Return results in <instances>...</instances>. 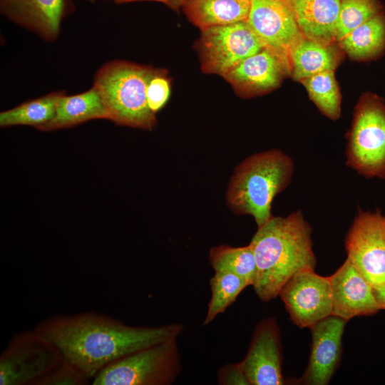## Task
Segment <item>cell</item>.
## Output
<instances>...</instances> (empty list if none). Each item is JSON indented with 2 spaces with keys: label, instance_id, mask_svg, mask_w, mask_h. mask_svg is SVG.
<instances>
[{
  "label": "cell",
  "instance_id": "obj_1",
  "mask_svg": "<svg viewBox=\"0 0 385 385\" xmlns=\"http://www.w3.org/2000/svg\"><path fill=\"white\" fill-rule=\"evenodd\" d=\"M53 343L64 359L93 379L110 364L130 354L173 338L183 325L132 326L95 312L58 314L34 328Z\"/></svg>",
  "mask_w": 385,
  "mask_h": 385
},
{
  "label": "cell",
  "instance_id": "obj_2",
  "mask_svg": "<svg viewBox=\"0 0 385 385\" xmlns=\"http://www.w3.org/2000/svg\"><path fill=\"white\" fill-rule=\"evenodd\" d=\"M312 227L302 210L273 216L253 235L252 245L257 265L252 284L257 296L267 302L277 296L296 273L314 270Z\"/></svg>",
  "mask_w": 385,
  "mask_h": 385
},
{
  "label": "cell",
  "instance_id": "obj_3",
  "mask_svg": "<svg viewBox=\"0 0 385 385\" xmlns=\"http://www.w3.org/2000/svg\"><path fill=\"white\" fill-rule=\"evenodd\" d=\"M292 158L272 148L250 155L234 169L229 180L225 200L236 215L253 217L257 227L274 215V198L291 183L294 173Z\"/></svg>",
  "mask_w": 385,
  "mask_h": 385
},
{
  "label": "cell",
  "instance_id": "obj_4",
  "mask_svg": "<svg viewBox=\"0 0 385 385\" xmlns=\"http://www.w3.org/2000/svg\"><path fill=\"white\" fill-rule=\"evenodd\" d=\"M158 70L125 61H111L94 76L93 88L101 96L109 120L117 125L152 130L155 113L148 107L147 87Z\"/></svg>",
  "mask_w": 385,
  "mask_h": 385
},
{
  "label": "cell",
  "instance_id": "obj_5",
  "mask_svg": "<svg viewBox=\"0 0 385 385\" xmlns=\"http://www.w3.org/2000/svg\"><path fill=\"white\" fill-rule=\"evenodd\" d=\"M346 165L366 179L385 180V103L365 94L354 113L347 136Z\"/></svg>",
  "mask_w": 385,
  "mask_h": 385
},
{
  "label": "cell",
  "instance_id": "obj_6",
  "mask_svg": "<svg viewBox=\"0 0 385 385\" xmlns=\"http://www.w3.org/2000/svg\"><path fill=\"white\" fill-rule=\"evenodd\" d=\"M178 338L138 350L103 369L93 385H170L181 372Z\"/></svg>",
  "mask_w": 385,
  "mask_h": 385
},
{
  "label": "cell",
  "instance_id": "obj_7",
  "mask_svg": "<svg viewBox=\"0 0 385 385\" xmlns=\"http://www.w3.org/2000/svg\"><path fill=\"white\" fill-rule=\"evenodd\" d=\"M346 258L385 305V215L376 208L358 207L346 233Z\"/></svg>",
  "mask_w": 385,
  "mask_h": 385
},
{
  "label": "cell",
  "instance_id": "obj_8",
  "mask_svg": "<svg viewBox=\"0 0 385 385\" xmlns=\"http://www.w3.org/2000/svg\"><path fill=\"white\" fill-rule=\"evenodd\" d=\"M63 359L58 348L35 329L16 332L0 355V385H32Z\"/></svg>",
  "mask_w": 385,
  "mask_h": 385
},
{
  "label": "cell",
  "instance_id": "obj_9",
  "mask_svg": "<svg viewBox=\"0 0 385 385\" xmlns=\"http://www.w3.org/2000/svg\"><path fill=\"white\" fill-rule=\"evenodd\" d=\"M264 48L247 21L204 29L199 43L202 70L223 76Z\"/></svg>",
  "mask_w": 385,
  "mask_h": 385
},
{
  "label": "cell",
  "instance_id": "obj_10",
  "mask_svg": "<svg viewBox=\"0 0 385 385\" xmlns=\"http://www.w3.org/2000/svg\"><path fill=\"white\" fill-rule=\"evenodd\" d=\"M282 299L291 321L300 328H311L332 315V297L329 277L314 270L294 274L282 287Z\"/></svg>",
  "mask_w": 385,
  "mask_h": 385
},
{
  "label": "cell",
  "instance_id": "obj_11",
  "mask_svg": "<svg viewBox=\"0 0 385 385\" xmlns=\"http://www.w3.org/2000/svg\"><path fill=\"white\" fill-rule=\"evenodd\" d=\"M247 21L265 48L287 59L292 48L304 38L291 0H251Z\"/></svg>",
  "mask_w": 385,
  "mask_h": 385
},
{
  "label": "cell",
  "instance_id": "obj_12",
  "mask_svg": "<svg viewBox=\"0 0 385 385\" xmlns=\"http://www.w3.org/2000/svg\"><path fill=\"white\" fill-rule=\"evenodd\" d=\"M240 362L250 385L284 384L280 333L274 319H265L257 324L248 351Z\"/></svg>",
  "mask_w": 385,
  "mask_h": 385
},
{
  "label": "cell",
  "instance_id": "obj_13",
  "mask_svg": "<svg viewBox=\"0 0 385 385\" xmlns=\"http://www.w3.org/2000/svg\"><path fill=\"white\" fill-rule=\"evenodd\" d=\"M329 277L332 315L348 321L385 310V305L379 300L373 287L347 258Z\"/></svg>",
  "mask_w": 385,
  "mask_h": 385
},
{
  "label": "cell",
  "instance_id": "obj_14",
  "mask_svg": "<svg viewBox=\"0 0 385 385\" xmlns=\"http://www.w3.org/2000/svg\"><path fill=\"white\" fill-rule=\"evenodd\" d=\"M347 321L329 316L310 328L312 347L307 367L299 382L327 385L332 378L341 356L342 339Z\"/></svg>",
  "mask_w": 385,
  "mask_h": 385
},
{
  "label": "cell",
  "instance_id": "obj_15",
  "mask_svg": "<svg viewBox=\"0 0 385 385\" xmlns=\"http://www.w3.org/2000/svg\"><path fill=\"white\" fill-rule=\"evenodd\" d=\"M289 68V59L265 47L240 62L222 77L242 94H257L277 87Z\"/></svg>",
  "mask_w": 385,
  "mask_h": 385
},
{
  "label": "cell",
  "instance_id": "obj_16",
  "mask_svg": "<svg viewBox=\"0 0 385 385\" xmlns=\"http://www.w3.org/2000/svg\"><path fill=\"white\" fill-rule=\"evenodd\" d=\"M1 13L47 41L59 35L62 19L73 9L71 0H0Z\"/></svg>",
  "mask_w": 385,
  "mask_h": 385
},
{
  "label": "cell",
  "instance_id": "obj_17",
  "mask_svg": "<svg viewBox=\"0 0 385 385\" xmlns=\"http://www.w3.org/2000/svg\"><path fill=\"white\" fill-rule=\"evenodd\" d=\"M291 1L304 38L326 44L335 39L340 0Z\"/></svg>",
  "mask_w": 385,
  "mask_h": 385
},
{
  "label": "cell",
  "instance_id": "obj_18",
  "mask_svg": "<svg viewBox=\"0 0 385 385\" xmlns=\"http://www.w3.org/2000/svg\"><path fill=\"white\" fill-rule=\"evenodd\" d=\"M95 119L109 120V115L101 96L92 87L76 95L63 94L58 102L53 118L37 130L51 131L71 128Z\"/></svg>",
  "mask_w": 385,
  "mask_h": 385
},
{
  "label": "cell",
  "instance_id": "obj_19",
  "mask_svg": "<svg viewBox=\"0 0 385 385\" xmlns=\"http://www.w3.org/2000/svg\"><path fill=\"white\" fill-rule=\"evenodd\" d=\"M251 0H183L181 6L189 20L201 31L247 21Z\"/></svg>",
  "mask_w": 385,
  "mask_h": 385
},
{
  "label": "cell",
  "instance_id": "obj_20",
  "mask_svg": "<svg viewBox=\"0 0 385 385\" xmlns=\"http://www.w3.org/2000/svg\"><path fill=\"white\" fill-rule=\"evenodd\" d=\"M292 63V76L295 80L306 78L327 71H334L341 55L338 49L326 44L303 38L289 53Z\"/></svg>",
  "mask_w": 385,
  "mask_h": 385
},
{
  "label": "cell",
  "instance_id": "obj_21",
  "mask_svg": "<svg viewBox=\"0 0 385 385\" xmlns=\"http://www.w3.org/2000/svg\"><path fill=\"white\" fill-rule=\"evenodd\" d=\"M342 49L356 60H372L385 51V14L382 11L339 41Z\"/></svg>",
  "mask_w": 385,
  "mask_h": 385
},
{
  "label": "cell",
  "instance_id": "obj_22",
  "mask_svg": "<svg viewBox=\"0 0 385 385\" xmlns=\"http://www.w3.org/2000/svg\"><path fill=\"white\" fill-rule=\"evenodd\" d=\"M63 94L64 91L53 92L1 112L0 126L29 125L37 129L53 118L58 102Z\"/></svg>",
  "mask_w": 385,
  "mask_h": 385
},
{
  "label": "cell",
  "instance_id": "obj_23",
  "mask_svg": "<svg viewBox=\"0 0 385 385\" xmlns=\"http://www.w3.org/2000/svg\"><path fill=\"white\" fill-rule=\"evenodd\" d=\"M208 260L215 272L233 273L252 286L256 276L257 265L254 251L250 243L243 247H232L228 245L213 247L209 250Z\"/></svg>",
  "mask_w": 385,
  "mask_h": 385
},
{
  "label": "cell",
  "instance_id": "obj_24",
  "mask_svg": "<svg viewBox=\"0 0 385 385\" xmlns=\"http://www.w3.org/2000/svg\"><path fill=\"white\" fill-rule=\"evenodd\" d=\"M211 297L203 325L211 323L216 317L235 302L241 292L250 284L230 272H215L210 280Z\"/></svg>",
  "mask_w": 385,
  "mask_h": 385
},
{
  "label": "cell",
  "instance_id": "obj_25",
  "mask_svg": "<svg viewBox=\"0 0 385 385\" xmlns=\"http://www.w3.org/2000/svg\"><path fill=\"white\" fill-rule=\"evenodd\" d=\"M312 101L332 120L341 115V96L334 71H327L302 80Z\"/></svg>",
  "mask_w": 385,
  "mask_h": 385
},
{
  "label": "cell",
  "instance_id": "obj_26",
  "mask_svg": "<svg viewBox=\"0 0 385 385\" xmlns=\"http://www.w3.org/2000/svg\"><path fill=\"white\" fill-rule=\"evenodd\" d=\"M382 11L379 0H340L335 39L340 41L352 30Z\"/></svg>",
  "mask_w": 385,
  "mask_h": 385
},
{
  "label": "cell",
  "instance_id": "obj_27",
  "mask_svg": "<svg viewBox=\"0 0 385 385\" xmlns=\"http://www.w3.org/2000/svg\"><path fill=\"white\" fill-rule=\"evenodd\" d=\"M90 379L77 366L64 359L57 366L32 385H86Z\"/></svg>",
  "mask_w": 385,
  "mask_h": 385
},
{
  "label": "cell",
  "instance_id": "obj_28",
  "mask_svg": "<svg viewBox=\"0 0 385 385\" xmlns=\"http://www.w3.org/2000/svg\"><path fill=\"white\" fill-rule=\"evenodd\" d=\"M170 93V86L165 72L158 70L152 77L147 87V101L149 108L158 112L167 103Z\"/></svg>",
  "mask_w": 385,
  "mask_h": 385
},
{
  "label": "cell",
  "instance_id": "obj_29",
  "mask_svg": "<svg viewBox=\"0 0 385 385\" xmlns=\"http://www.w3.org/2000/svg\"><path fill=\"white\" fill-rule=\"evenodd\" d=\"M217 381L221 385H250L240 362L221 366L217 371Z\"/></svg>",
  "mask_w": 385,
  "mask_h": 385
},
{
  "label": "cell",
  "instance_id": "obj_30",
  "mask_svg": "<svg viewBox=\"0 0 385 385\" xmlns=\"http://www.w3.org/2000/svg\"><path fill=\"white\" fill-rule=\"evenodd\" d=\"M137 1H158V2L163 3V4L169 6V4H170V3L171 2L172 0H122L120 2V4H121V3H128V2Z\"/></svg>",
  "mask_w": 385,
  "mask_h": 385
},
{
  "label": "cell",
  "instance_id": "obj_31",
  "mask_svg": "<svg viewBox=\"0 0 385 385\" xmlns=\"http://www.w3.org/2000/svg\"><path fill=\"white\" fill-rule=\"evenodd\" d=\"M183 1V0H172L168 6L176 10L181 6Z\"/></svg>",
  "mask_w": 385,
  "mask_h": 385
},
{
  "label": "cell",
  "instance_id": "obj_32",
  "mask_svg": "<svg viewBox=\"0 0 385 385\" xmlns=\"http://www.w3.org/2000/svg\"><path fill=\"white\" fill-rule=\"evenodd\" d=\"M116 3L120 4L122 0H114Z\"/></svg>",
  "mask_w": 385,
  "mask_h": 385
},
{
  "label": "cell",
  "instance_id": "obj_33",
  "mask_svg": "<svg viewBox=\"0 0 385 385\" xmlns=\"http://www.w3.org/2000/svg\"><path fill=\"white\" fill-rule=\"evenodd\" d=\"M384 215H385V212H384Z\"/></svg>",
  "mask_w": 385,
  "mask_h": 385
}]
</instances>
